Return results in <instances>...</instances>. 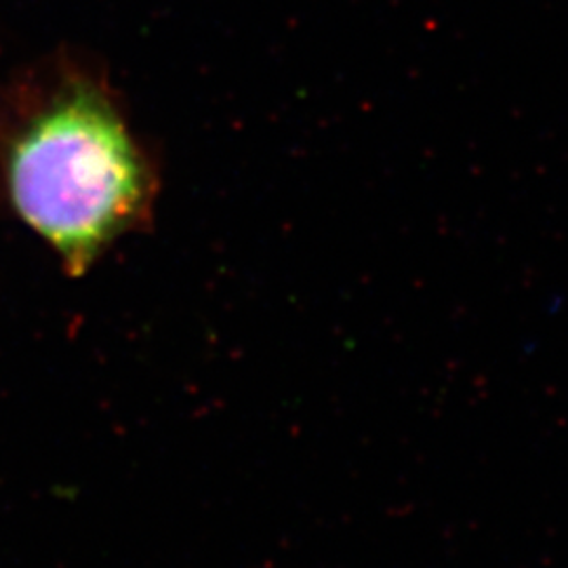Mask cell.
<instances>
[{
	"mask_svg": "<svg viewBox=\"0 0 568 568\" xmlns=\"http://www.w3.org/2000/svg\"><path fill=\"white\" fill-rule=\"evenodd\" d=\"M9 190L23 222L82 276L148 220L156 175L116 98L102 81L74 77L13 143Z\"/></svg>",
	"mask_w": 568,
	"mask_h": 568,
	"instance_id": "1",
	"label": "cell"
}]
</instances>
